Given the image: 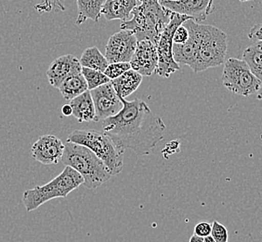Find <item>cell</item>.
<instances>
[{
  "instance_id": "16",
  "label": "cell",
  "mask_w": 262,
  "mask_h": 242,
  "mask_svg": "<svg viewBox=\"0 0 262 242\" xmlns=\"http://www.w3.org/2000/svg\"><path fill=\"white\" fill-rule=\"evenodd\" d=\"M71 107L73 110V116L76 117L80 123L83 122H98L94 103L91 97V91L83 92L70 101Z\"/></svg>"
},
{
  "instance_id": "1",
  "label": "cell",
  "mask_w": 262,
  "mask_h": 242,
  "mask_svg": "<svg viewBox=\"0 0 262 242\" xmlns=\"http://www.w3.org/2000/svg\"><path fill=\"white\" fill-rule=\"evenodd\" d=\"M120 99L123 103L121 111L102 120L103 133L122 154L130 149L138 156L149 155L163 140L166 130L164 121L141 99Z\"/></svg>"
},
{
  "instance_id": "23",
  "label": "cell",
  "mask_w": 262,
  "mask_h": 242,
  "mask_svg": "<svg viewBox=\"0 0 262 242\" xmlns=\"http://www.w3.org/2000/svg\"><path fill=\"white\" fill-rule=\"evenodd\" d=\"M131 66L129 63H115V64H109L107 66L104 74L108 76L111 80L116 79L117 77L121 76L125 74L126 71L130 70Z\"/></svg>"
},
{
  "instance_id": "10",
  "label": "cell",
  "mask_w": 262,
  "mask_h": 242,
  "mask_svg": "<svg viewBox=\"0 0 262 242\" xmlns=\"http://www.w3.org/2000/svg\"><path fill=\"white\" fill-rule=\"evenodd\" d=\"M160 4L172 12L188 16L200 24L207 20L214 10V0H160Z\"/></svg>"
},
{
  "instance_id": "15",
  "label": "cell",
  "mask_w": 262,
  "mask_h": 242,
  "mask_svg": "<svg viewBox=\"0 0 262 242\" xmlns=\"http://www.w3.org/2000/svg\"><path fill=\"white\" fill-rule=\"evenodd\" d=\"M138 5V0H106L101 14L107 21L130 20L131 13Z\"/></svg>"
},
{
  "instance_id": "12",
  "label": "cell",
  "mask_w": 262,
  "mask_h": 242,
  "mask_svg": "<svg viewBox=\"0 0 262 242\" xmlns=\"http://www.w3.org/2000/svg\"><path fill=\"white\" fill-rule=\"evenodd\" d=\"M32 156L44 165L58 164L63 155L64 144L54 135L39 137L32 147Z\"/></svg>"
},
{
  "instance_id": "7",
  "label": "cell",
  "mask_w": 262,
  "mask_h": 242,
  "mask_svg": "<svg viewBox=\"0 0 262 242\" xmlns=\"http://www.w3.org/2000/svg\"><path fill=\"white\" fill-rule=\"evenodd\" d=\"M222 78V84L228 91L245 97L257 93L262 86L247 63L237 58L225 60Z\"/></svg>"
},
{
  "instance_id": "21",
  "label": "cell",
  "mask_w": 262,
  "mask_h": 242,
  "mask_svg": "<svg viewBox=\"0 0 262 242\" xmlns=\"http://www.w3.org/2000/svg\"><path fill=\"white\" fill-rule=\"evenodd\" d=\"M79 62L82 67L101 71L103 73L106 70L107 66H109V63L105 56L101 53L97 47H91L83 51Z\"/></svg>"
},
{
  "instance_id": "5",
  "label": "cell",
  "mask_w": 262,
  "mask_h": 242,
  "mask_svg": "<svg viewBox=\"0 0 262 242\" xmlns=\"http://www.w3.org/2000/svg\"><path fill=\"white\" fill-rule=\"evenodd\" d=\"M84 179L78 172L66 166L62 172L44 186H37L24 192L23 202L26 212L35 211L46 202L58 197H66L71 192L83 185Z\"/></svg>"
},
{
  "instance_id": "9",
  "label": "cell",
  "mask_w": 262,
  "mask_h": 242,
  "mask_svg": "<svg viewBox=\"0 0 262 242\" xmlns=\"http://www.w3.org/2000/svg\"><path fill=\"white\" fill-rule=\"evenodd\" d=\"M137 45L138 41L132 32L120 30L108 39L104 56L109 64L130 63Z\"/></svg>"
},
{
  "instance_id": "13",
  "label": "cell",
  "mask_w": 262,
  "mask_h": 242,
  "mask_svg": "<svg viewBox=\"0 0 262 242\" xmlns=\"http://www.w3.org/2000/svg\"><path fill=\"white\" fill-rule=\"evenodd\" d=\"M131 69L141 76H151L158 65L157 45L150 41H138L136 51L131 59Z\"/></svg>"
},
{
  "instance_id": "28",
  "label": "cell",
  "mask_w": 262,
  "mask_h": 242,
  "mask_svg": "<svg viewBox=\"0 0 262 242\" xmlns=\"http://www.w3.org/2000/svg\"><path fill=\"white\" fill-rule=\"evenodd\" d=\"M61 113L62 115L66 116H69L73 114V110H72V107L70 105H64L61 108Z\"/></svg>"
},
{
  "instance_id": "6",
  "label": "cell",
  "mask_w": 262,
  "mask_h": 242,
  "mask_svg": "<svg viewBox=\"0 0 262 242\" xmlns=\"http://www.w3.org/2000/svg\"><path fill=\"white\" fill-rule=\"evenodd\" d=\"M67 142L91 149L104 163L112 176L118 175L123 171V154L104 133L95 130H76L68 136Z\"/></svg>"
},
{
  "instance_id": "3",
  "label": "cell",
  "mask_w": 262,
  "mask_h": 242,
  "mask_svg": "<svg viewBox=\"0 0 262 242\" xmlns=\"http://www.w3.org/2000/svg\"><path fill=\"white\" fill-rule=\"evenodd\" d=\"M193 32L196 38V65L193 72H203L225 63L227 56V35L216 26L197 24L188 20L183 24Z\"/></svg>"
},
{
  "instance_id": "29",
  "label": "cell",
  "mask_w": 262,
  "mask_h": 242,
  "mask_svg": "<svg viewBox=\"0 0 262 242\" xmlns=\"http://www.w3.org/2000/svg\"><path fill=\"white\" fill-rule=\"evenodd\" d=\"M190 242H204V237H198L196 235H192L190 238Z\"/></svg>"
},
{
  "instance_id": "24",
  "label": "cell",
  "mask_w": 262,
  "mask_h": 242,
  "mask_svg": "<svg viewBox=\"0 0 262 242\" xmlns=\"http://www.w3.org/2000/svg\"><path fill=\"white\" fill-rule=\"evenodd\" d=\"M211 236L216 242H228L229 233L225 226L214 221L212 223Z\"/></svg>"
},
{
  "instance_id": "31",
  "label": "cell",
  "mask_w": 262,
  "mask_h": 242,
  "mask_svg": "<svg viewBox=\"0 0 262 242\" xmlns=\"http://www.w3.org/2000/svg\"><path fill=\"white\" fill-rule=\"evenodd\" d=\"M204 242H216L215 239L212 237L211 235L210 236H207V237H204Z\"/></svg>"
},
{
  "instance_id": "32",
  "label": "cell",
  "mask_w": 262,
  "mask_h": 242,
  "mask_svg": "<svg viewBox=\"0 0 262 242\" xmlns=\"http://www.w3.org/2000/svg\"><path fill=\"white\" fill-rule=\"evenodd\" d=\"M240 2H248V1H252V0H239Z\"/></svg>"
},
{
  "instance_id": "17",
  "label": "cell",
  "mask_w": 262,
  "mask_h": 242,
  "mask_svg": "<svg viewBox=\"0 0 262 242\" xmlns=\"http://www.w3.org/2000/svg\"><path fill=\"white\" fill-rule=\"evenodd\" d=\"M141 82L142 76L137 73L136 71L130 69L126 71L121 76L111 80V84L118 97L125 99L138 90V88L141 86Z\"/></svg>"
},
{
  "instance_id": "27",
  "label": "cell",
  "mask_w": 262,
  "mask_h": 242,
  "mask_svg": "<svg viewBox=\"0 0 262 242\" xmlns=\"http://www.w3.org/2000/svg\"><path fill=\"white\" fill-rule=\"evenodd\" d=\"M248 37L251 41H262V24L252 26L248 33Z\"/></svg>"
},
{
  "instance_id": "33",
  "label": "cell",
  "mask_w": 262,
  "mask_h": 242,
  "mask_svg": "<svg viewBox=\"0 0 262 242\" xmlns=\"http://www.w3.org/2000/svg\"><path fill=\"white\" fill-rule=\"evenodd\" d=\"M172 1H177V0H172Z\"/></svg>"
},
{
  "instance_id": "19",
  "label": "cell",
  "mask_w": 262,
  "mask_h": 242,
  "mask_svg": "<svg viewBox=\"0 0 262 242\" xmlns=\"http://www.w3.org/2000/svg\"><path fill=\"white\" fill-rule=\"evenodd\" d=\"M243 60L262 84V41H256L243 52Z\"/></svg>"
},
{
  "instance_id": "18",
  "label": "cell",
  "mask_w": 262,
  "mask_h": 242,
  "mask_svg": "<svg viewBox=\"0 0 262 242\" xmlns=\"http://www.w3.org/2000/svg\"><path fill=\"white\" fill-rule=\"evenodd\" d=\"M106 0H76L77 19L76 26L83 25L86 20L98 22L101 15V9Z\"/></svg>"
},
{
  "instance_id": "11",
  "label": "cell",
  "mask_w": 262,
  "mask_h": 242,
  "mask_svg": "<svg viewBox=\"0 0 262 242\" xmlns=\"http://www.w3.org/2000/svg\"><path fill=\"white\" fill-rule=\"evenodd\" d=\"M98 121L116 116L123 108L121 99L116 94L111 82L91 91Z\"/></svg>"
},
{
  "instance_id": "2",
  "label": "cell",
  "mask_w": 262,
  "mask_h": 242,
  "mask_svg": "<svg viewBox=\"0 0 262 242\" xmlns=\"http://www.w3.org/2000/svg\"><path fill=\"white\" fill-rule=\"evenodd\" d=\"M171 13L160 4V0H139L130 20L123 22L120 29L132 32L138 41H150L157 45Z\"/></svg>"
},
{
  "instance_id": "22",
  "label": "cell",
  "mask_w": 262,
  "mask_h": 242,
  "mask_svg": "<svg viewBox=\"0 0 262 242\" xmlns=\"http://www.w3.org/2000/svg\"><path fill=\"white\" fill-rule=\"evenodd\" d=\"M82 75L86 80L89 91L95 90L99 87L111 82V79L101 71L93 70V69H90L86 67H82Z\"/></svg>"
},
{
  "instance_id": "8",
  "label": "cell",
  "mask_w": 262,
  "mask_h": 242,
  "mask_svg": "<svg viewBox=\"0 0 262 242\" xmlns=\"http://www.w3.org/2000/svg\"><path fill=\"white\" fill-rule=\"evenodd\" d=\"M190 20L188 16L181 15L172 12L169 24L163 31L157 44L158 65L156 73L162 77H169L176 71L181 69L173 57V35L179 26Z\"/></svg>"
},
{
  "instance_id": "26",
  "label": "cell",
  "mask_w": 262,
  "mask_h": 242,
  "mask_svg": "<svg viewBox=\"0 0 262 242\" xmlns=\"http://www.w3.org/2000/svg\"><path fill=\"white\" fill-rule=\"evenodd\" d=\"M212 224L202 222L194 227V235L198 237H206L211 235Z\"/></svg>"
},
{
  "instance_id": "20",
  "label": "cell",
  "mask_w": 262,
  "mask_h": 242,
  "mask_svg": "<svg viewBox=\"0 0 262 242\" xmlns=\"http://www.w3.org/2000/svg\"><path fill=\"white\" fill-rule=\"evenodd\" d=\"M59 90L66 101H72L77 96L81 95L83 92L89 91L86 80L82 74L68 77L61 83Z\"/></svg>"
},
{
  "instance_id": "4",
  "label": "cell",
  "mask_w": 262,
  "mask_h": 242,
  "mask_svg": "<svg viewBox=\"0 0 262 242\" xmlns=\"http://www.w3.org/2000/svg\"><path fill=\"white\" fill-rule=\"evenodd\" d=\"M61 162L78 172L84 179L83 186L91 190H96L112 177L104 163L91 149L75 143L64 144Z\"/></svg>"
},
{
  "instance_id": "30",
  "label": "cell",
  "mask_w": 262,
  "mask_h": 242,
  "mask_svg": "<svg viewBox=\"0 0 262 242\" xmlns=\"http://www.w3.org/2000/svg\"><path fill=\"white\" fill-rule=\"evenodd\" d=\"M257 99L259 101H262V86L259 88V90L257 92Z\"/></svg>"
},
{
  "instance_id": "14",
  "label": "cell",
  "mask_w": 262,
  "mask_h": 242,
  "mask_svg": "<svg viewBox=\"0 0 262 242\" xmlns=\"http://www.w3.org/2000/svg\"><path fill=\"white\" fill-rule=\"evenodd\" d=\"M82 74V66L76 56L66 54L53 60L47 71V76L51 85L54 88L61 86V83L70 76Z\"/></svg>"
},
{
  "instance_id": "25",
  "label": "cell",
  "mask_w": 262,
  "mask_h": 242,
  "mask_svg": "<svg viewBox=\"0 0 262 242\" xmlns=\"http://www.w3.org/2000/svg\"><path fill=\"white\" fill-rule=\"evenodd\" d=\"M190 37V32L188 30L186 26L182 25L177 28L176 32L173 35V44H184L189 41Z\"/></svg>"
},
{
  "instance_id": "34",
  "label": "cell",
  "mask_w": 262,
  "mask_h": 242,
  "mask_svg": "<svg viewBox=\"0 0 262 242\" xmlns=\"http://www.w3.org/2000/svg\"><path fill=\"white\" fill-rule=\"evenodd\" d=\"M138 1H139V0H138Z\"/></svg>"
}]
</instances>
